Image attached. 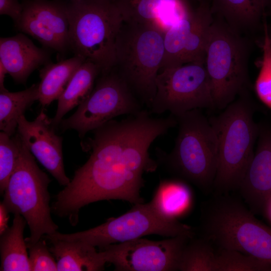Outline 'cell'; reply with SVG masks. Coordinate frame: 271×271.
I'll use <instances>...</instances> for the list:
<instances>
[{"mask_svg":"<svg viewBox=\"0 0 271 271\" xmlns=\"http://www.w3.org/2000/svg\"><path fill=\"white\" fill-rule=\"evenodd\" d=\"M115 3L124 22L152 26L164 35L194 10L189 0H115Z\"/></svg>","mask_w":271,"mask_h":271,"instance_id":"2e32d148","label":"cell"},{"mask_svg":"<svg viewBox=\"0 0 271 271\" xmlns=\"http://www.w3.org/2000/svg\"><path fill=\"white\" fill-rule=\"evenodd\" d=\"M194 19L195 9L173 25L164 34V56L160 71L182 65L183 51Z\"/></svg>","mask_w":271,"mask_h":271,"instance_id":"4316f807","label":"cell"},{"mask_svg":"<svg viewBox=\"0 0 271 271\" xmlns=\"http://www.w3.org/2000/svg\"><path fill=\"white\" fill-rule=\"evenodd\" d=\"M263 27L262 57L254 89L258 98L271 109V36L266 22Z\"/></svg>","mask_w":271,"mask_h":271,"instance_id":"f1b7e54d","label":"cell"},{"mask_svg":"<svg viewBox=\"0 0 271 271\" xmlns=\"http://www.w3.org/2000/svg\"><path fill=\"white\" fill-rule=\"evenodd\" d=\"M50 119L42 110L33 121L20 117L17 134L26 147L51 175L62 186L70 182L64 170L62 138L57 135Z\"/></svg>","mask_w":271,"mask_h":271,"instance_id":"5bb4252c","label":"cell"},{"mask_svg":"<svg viewBox=\"0 0 271 271\" xmlns=\"http://www.w3.org/2000/svg\"><path fill=\"white\" fill-rule=\"evenodd\" d=\"M150 234L172 237L196 234V229L179 222L162 217L150 202L134 204L131 209L116 218L83 231L65 234L56 231L46 235L47 239L80 242L99 248L116 242H123Z\"/></svg>","mask_w":271,"mask_h":271,"instance_id":"9c48e42d","label":"cell"},{"mask_svg":"<svg viewBox=\"0 0 271 271\" xmlns=\"http://www.w3.org/2000/svg\"><path fill=\"white\" fill-rule=\"evenodd\" d=\"M250 45L240 33L220 18L211 24L205 49L214 107L225 108L247 91Z\"/></svg>","mask_w":271,"mask_h":271,"instance_id":"52a82bcc","label":"cell"},{"mask_svg":"<svg viewBox=\"0 0 271 271\" xmlns=\"http://www.w3.org/2000/svg\"><path fill=\"white\" fill-rule=\"evenodd\" d=\"M192 238L178 235L162 240L139 238L100 248L106 262L119 271L178 270L182 250Z\"/></svg>","mask_w":271,"mask_h":271,"instance_id":"7c38bea8","label":"cell"},{"mask_svg":"<svg viewBox=\"0 0 271 271\" xmlns=\"http://www.w3.org/2000/svg\"><path fill=\"white\" fill-rule=\"evenodd\" d=\"M164 34L149 25L123 22L115 45L114 69L143 103L150 107L164 56Z\"/></svg>","mask_w":271,"mask_h":271,"instance_id":"8992f818","label":"cell"},{"mask_svg":"<svg viewBox=\"0 0 271 271\" xmlns=\"http://www.w3.org/2000/svg\"><path fill=\"white\" fill-rule=\"evenodd\" d=\"M23 9L19 0H0V15L11 18L16 24L20 20Z\"/></svg>","mask_w":271,"mask_h":271,"instance_id":"1f68e13d","label":"cell"},{"mask_svg":"<svg viewBox=\"0 0 271 271\" xmlns=\"http://www.w3.org/2000/svg\"><path fill=\"white\" fill-rule=\"evenodd\" d=\"M268 0H211V11L240 33L259 23Z\"/></svg>","mask_w":271,"mask_h":271,"instance_id":"7402d4cb","label":"cell"},{"mask_svg":"<svg viewBox=\"0 0 271 271\" xmlns=\"http://www.w3.org/2000/svg\"><path fill=\"white\" fill-rule=\"evenodd\" d=\"M10 212L4 203H0V235L3 234L9 227L8 221Z\"/></svg>","mask_w":271,"mask_h":271,"instance_id":"d6a6232c","label":"cell"},{"mask_svg":"<svg viewBox=\"0 0 271 271\" xmlns=\"http://www.w3.org/2000/svg\"><path fill=\"white\" fill-rule=\"evenodd\" d=\"M50 55L23 33L0 39V62L18 84H25L36 69L50 62Z\"/></svg>","mask_w":271,"mask_h":271,"instance_id":"e0dca14e","label":"cell"},{"mask_svg":"<svg viewBox=\"0 0 271 271\" xmlns=\"http://www.w3.org/2000/svg\"><path fill=\"white\" fill-rule=\"evenodd\" d=\"M100 73L98 66L89 60H85L81 65L58 99L56 114L50 119L54 128L60 125L68 112L79 106L87 98Z\"/></svg>","mask_w":271,"mask_h":271,"instance_id":"d6986e66","label":"cell"},{"mask_svg":"<svg viewBox=\"0 0 271 271\" xmlns=\"http://www.w3.org/2000/svg\"><path fill=\"white\" fill-rule=\"evenodd\" d=\"M263 215L266 217L271 223V199L267 204Z\"/></svg>","mask_w":271,"mask_h":271,"instance_id":"e575fe53","label":"cell"},{"mask_svg":"<svg viewBox=\"0 0 271 271\" xmlns=\"http://www.w3.org/2000/svg\"><path fill=\"white\" fill-rule=\"evenodd\" d=\"M20 148L18 134L10 136L0 132V192L7 187L19 156Z\"/></svg>","mask_w":271,"mask_h":271,"instance_id":"f546056e","label":"cell"},{"mask_svg":"<svg viewBox=\"0 0 271 271\" xmlns=\"http://www.w3.org/2000/svg\"><path fill=\"white\" fill-rule=\"evenodd\" d=\"M196 230L216 248L236 250L271 264V227L258 220L241 198L214 193L201 204Z\"/></svg>","mask_w":271,"mask_h":271,"instance_id":"7a4b0ae2","label":"cell"},{"mask_svg":"<svg viewBox=\"0 0 271 271\" xmlns=\"http://www.w3.org/2000/svg\"><path fill=\"white\" fill-rule=\"evenodd\" d=\"M18 31L61 54L70 50L67 1L25 0Z\"/></svg>","mask_w":271,"mask_h":271,"instance_id":"4fadbf2b","label":"cell"},{"mask_svg":"<svg viewBox=\"0 0 271 271\" xmlns=\"http://www.w3.org/2000/svg\"><path fill=\"white\" fill-rule=\"evenodd\" d=\"M205 62L185 63L161 70L152 112L170 111L175 116L201 108L214 107L210 80Z\"/></svg>","mask_w":271,"mask_h":271,"instance_id":"8fae6325","label":"cell"},{"mask_svg":"<svg viewBox=\"0 0 271 271\" xmlns=\"http://www.w3.org/2000/svg\"><path fill=\"white\" fill-rule=\"evenodd\" d=\"M193 198L191 190L180 180L161 181L150 202L155 211L162 217L176 220L190 212Z\"/></svg>","mask_w":271,"mask_h":271,"instance_id":"ffe728a7","label":"cell"},{"mask_svg":"<svg viewBox=\"0 0 271 271\" xmlns=\"http://www.w3.org/2000/svg\"><path fill=\"white\" fill-rule=\"evenodd\" d=\"M178 132L169 154L159 155L168 171L208 194L213 190L218 165L216 132L208 119L195 109L175 116Z\"/></svg>","mask_w":271,"mask_h":271,"instance_id":"277c9868","label":"cell"},{"mask_svg":"<svg viewBox=\"0 0 271 271\" xmlns=\"http://www.w3.org/2000/svg\"><path fill=\"white\" fill-rule=\"evenodd\" d=\"M211 7L205 1L195 9V19L183 51L182 65L205 62V49L211 24L214 20Z\"/></svg>","mask_w":271,"mask_h":271,"instance_id":"d4e9b609","label":"cell"},{"mask_svg":"<svg viewBox=\"0 0 271 271\" xmlns=\"http://www.w3.org/2000/svg\"><path fill=\"white\" fill-rule=\"evenodd\" d=\"M18 136L19 156L4 192L3 202L10 213L25 218L30 231L25 240L34 243L43 236L57 231L58 226L51 215L48 189L51 180L38 167L34 156Z\"/></svg>","mask_w":271,"mask_h":271,"instance_id":"ba28073f","label":"cell"},{"mask_svg":"<svg viewBox=\"0 0 271 271\" xmlns=\"http://www.w3.org/2000/svg\"><path fill=\"white\" fill-rule=\"evenodd\" d=\"M70 50L107 73L115 65V45L123 22L115 0H68Z\"/></svg>","mask_w":271,"mask_h":271,"instance_id":"5b68a950","label":"cell"},{"mask_svg":"<svg viewBox=\"0 0 271 271\" xmlns=\"http://www.w3.org/2000/svg\"><path fill=\"white\" fill-rule=\"evenodd\" d=\"M26 224L22 216L15 214L12 226L1 235L0 270H31L28 247L24 237Z\"/></svg>","mask_w":271,"mask_h":271,"instance_id":"603a6c76","label":"cell"},{"mask_svg":"<svg viewBox=\"0 0 271 271\" xmlns=\"http://www.w3.org/2000/svg\"><path fill=\"white\" fill-rule=\"evenodd\" d=\"M86 60L75 55L56 63L48 62L39 71V101L43 107L58 100L71 79Z\"/></svg>","mask_w":271,"mask_h":271,"instance_id":"44dd1931","label":"cell"},{"mask_svg":"<svg viewBox=\"0 0 271 271\" xmlns=\"http://www.w3.org/2000/svg\"><path fill=\"white\" fill-rule=\"evenodd\" d=\"M176 125L172 114L155 118L142 110L119 121L112 119L92 130L87 147L91 150L90 157L57 194L52 212L75 226L80 210L90 203L110 199L143 203V175L154 172L158 166L150 156V147Z\"/></svg>","mask_w":271,"mask_h":271,"instance_id":"6da1fadb","label":"cell"},{"mask_svg":"<svg viewBox=\"0 0 271 271\" xmlns=\"http://www.w3.org/2000/svg\"><path fill=\"white\" fill-rule=\"evenodd\" d=\"M44 239L51 244L49 249L56 259L57 270L99 271L104 269L106 262L95 247L78 241Z\"/></svg>","mask_w":271,"mask_h":271,"instance_id":"ac0fdd59","label":"cell"},{"mask_svg":"<svg viewBox=\"0 0 271 271\" xmlns=\"http://www.w3.org/2000/svg\"><path fill=\"white\" fill-rule=\"evenodd\" d=\"M253 107L246 91L220 114L209 119L218 144L215 193L238 190L252 160L259 130L253 119Z\"/></svg>","mask_w":271,"mask_h":271,"instance_id":"3957f363","label":"cell"},{"mask_svg":"<svg viewBox=\"0 0 271 271\" xmlns=\"http://www.w3.org/2000/svg\"><path fill=\"white\" fill-rule=\"evenodd\" d=\"M23 1H25V0H23Z\"/></svg>","mask_w":271,"mask_h":271,"instance_id":"8d00e7d4","label":"cell"},{"mask_svg":"<svg viewBox=\"0 0 271 271\" xmlns=\"http://www.w3.org/2000/svg\"><path fill=\"white\" fill-rule=\"evenodd\" d=\"M215 271H271V264L236 250L215 247Z\"/></svg>","mask_w":271,"mask_h":271,"instance_id":"83f0119b","label":"cell"},{"mask_svg":"<svg viewBox=\"0 0 271 271\" xmlns=\"http://www.w3.org/2000/svg\"><path fill=\"white\" fill-rule=\"evenodd\" d=\"M178 270L215 271V247L202 237L191 238L182 250Z\"/></svg>","mask_w":271,"mask_h":271,"instance_id":"484cf974","label":"cell"},{"mask_svg":"<svg viewBox=\"0 0 271 271\" xmlns=\"http://www.w3.org/2000/svg\"><path fill=\"white\" fill-rule=\"evenodd\" d=\"M196 1L199 2V3H201V2H203V1H204L205 0H196Z\"/></svg>","mask_w":271,"mask_h":271,"instance_id":"d590c367","label":"cell"},{"mask_svg":"<svg viewBox=\"0 0 271 271\" xmlns=\"http://www.w3.org/2000/svg\"><path fill=\"white\" fill-rule=\"evenodd\" d=\"M43 237L38 241L26 242L29 250V258L32 271H56L57 262Z\"/></svg>","mask_w":271,"mask_h":271,"instance_id":"4dcf8cb0","label":"cell"},{"mask_svg":"<svg viewBox=\"0 0 271 271\" xmlns=\"http://www.w3.org/2000/svg\"><path fill=\"white\" fill-rule=\"evenodd\" d=\"M36 100H39L38 84L20 91H0L1 130L14 136L19 118Z\"/></svg>","mask_w":271,"mask_h":271,"instance_id":"cb8c5ba5","label":"cell"},{"mask_svg":"<svg viewBox=\"0 0 271 271\" xmlns=\"http://www.w3.org/2000/svg\"><path fill=\"white\" fill-rule=\"evenodd\" d=\"M257 148L238 189L254 214L263 215L271 199V129L259 127Z\"/></svg>","mask_w":271,"mask_h":271,"instance_id":"9a60e30c","label":"cell"},{"mask_svg":"<svg viewBox=\"0 0 271 271\" xmlns=\"http://www.w3.org/2000/svg\"><path fill=\"white\" fill-rule=\"evenodd\" d=\"M8 74L3 64L0 62V91L7 90L4 86L6 75Z\"/></svg>","mask_w":271,"mask_h":271,"instance_id":"836d02e7","label":"cell"},{"mask_svg":"<svg viewBox=\"0 0 271 271\" xmlns=\"http://www.w3.org/2000/svg\"><path fill=\"white\" fill-rule=\"evenodd\" d=\"M140 101L114 68L100 74L89 95L71 116L61 121L60 127L75 130L83 138L117 116L139 113Z\"/></svg>","mask_w":271,"mask_h":271,"instance_id":"30bf717a","label":"cell"}]
</instances>
